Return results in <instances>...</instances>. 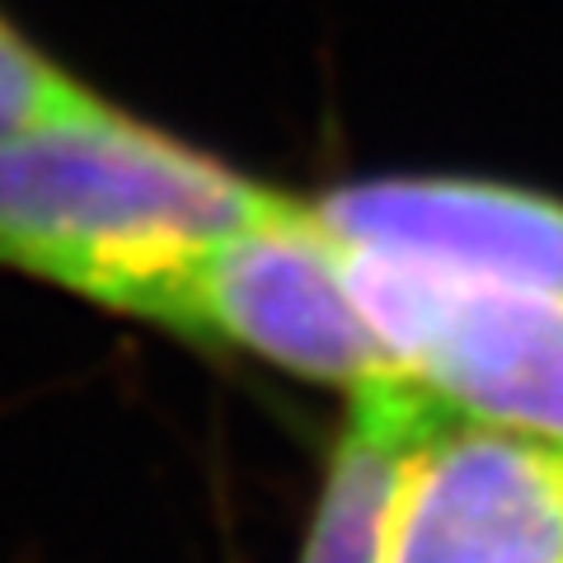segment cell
<instances>
[{
	"label": "cell",
	"instance_id": "8992f818",
	"mask_svg": "<svg viewBox=\"0 0 563 563\" xmlns=\"http://www.w3.org/2000/svg\"><path fill=\"white\" fill-rule=\"evenodd\" d=\"M437 409L442 399L413 376H385L347 390V422L329 455L301 563H380L399 455Z\"/></svg>",
	"mask_w": 563,
	"mask_h": 563
},
{
	"label": "cell",
	"instance_id": "52a82bcc",
	"mask_svg": "<svg viewBox=\"0 0 563 563\" xmlns=\"http://www.w3.org/2000/svg\"><path fill=\"white\" fill-rule=\"evenodd\" d=\"M99 109H109V99L76 80L66 66H57L43 47H33L29 33H20L0 14V136Z\"/></svg>",
	"mask_w": 563,
	"mask_h": 563
},
{
	"label": "cell",
	"instance_id": "277c9868",
	"mask_svg": "<svg viewBox=\"0 0 563 563\" xmlns=\"http://www.w3.org/2000/svg\"><path fill=\"white\" fill-rule=\"evenodd\" d=\"M380 563H563V446L442 404L399 455Z\"/></svg>",
	"mask_w": 563,
	"mask_h": 563
},
{
	"label": "cell",
	"instance_id": "7a4b0ae2",
	"mask_svg": "<svg viewBox=\"0 0 563 563\" xmlns=\"http://www.w3.org/2000/svg\"><path fill=\"white\" fill-rule=\"evenodd\" d=\"M118 314L339 390L409 376L366 324L347 287L339 240L324 231L310 202L296 198L273 217L235 225L169 258L136 282Z\"/></svg>",
	"mask_w": 563,
	"mask_h": 563
},
{
	"label": "cell",
	"instance_id": "6da1fadb",
	"mask_svg": "<svg viewBox=\"0 0 563 563\" xmlns=\"http://www.w3.org/2000/svg\"><path fill=\"white\" fill-rule=\"evenodd\" d=\"M277 207L287 192L113 103L0 136V268L103 310L192 244Z\"/></svg>",
	"mask_w": 563,
	"mask_h": 563
},
{
	"label": "cell",
	"instance_id": "3957f363",
	"mask_svg": "<svg viewBox=\"0 0 563 563\" xmlns=\"http://www.w3.org/2000/svg\"><path fill=\"white\" fill-rule=\"evenodd\" d=\"M343 250V244H339ZM385 352L446 409L563 446V301L343 250Z\"/></svg>",
	"mask_w": 563,
	"mask_h": 563
},
{
	"label": "cell",
	"instance_id": "5b68a950",
	"mask_svg": "<svg viewBox=\"0 0 563 563\" xmlns=\"http://www.w3.org/2000/svg\"><path fill=\"white\" fill-rule=\"evenodd\" d=\"M310 207L352 254L563 301V198L550 192L409 174L333 188Z\"/></svg>",
	"mask_w": 563,
	"mask_h": 563
}]
</instances>
